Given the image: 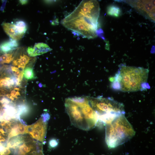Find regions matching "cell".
<instances>
[{
  "mask_svg": "<svg viewBox=\"0 0 155 155\" xmlns=\"http://www.w3.org/2000/svg\"><path fill=\"white\" fill-rule=\"evenodd\" d=\"M149 72L147 69L121 64L114 76L110 78L111 86L115 90L124 92L149 89L150 86L147 82Z\"/></svg>",
  "mask_w": 155,
  "mask_h": 155,
  "instance_id": "7a4b0ae2",
  "label": "cell"
},
{
  "mask_svg": "<svg viewBox=\"0 0 155 155\" xmlns=\"http://www.w3.org/2000/svg\"><path fill=\"white\" fill-rule=\"evenodd\" d=\"M19 88H16L13 89L9 93L6 94V96L11 100L14 101L17 99L18 97L20 95V92Z\"/></svg>",
  "mask_w": 155,
  "mask_h": 155,
  "instance_id": "ac0fdd59",
  "label": "cell"
},
{
  "mask_svg": "<svg viewBox=\"0 0 155 155\" xmlns=\"http://www.w3.org/2000/svg\"><path fill=\"white\" fill-rule=\"evenodd\" d=\"M13 59L12 54L4 53L0 55V63H9Z\"/></svg>",
  "mask_w": 155,
  "mask_h": 155,
  "instance_id": "e0dca14e",
  "label": "cell"
},
{
  "mask_svg": "<svg viewBox=\"0 0 155 155\" xmlns=\"http://www.w3.org/2000/svg\"><path fill=\"white\" fill-rule=\"evenodd\" d=\"M30 59V57L26 55H21L19 58L13 60V65L17 66L18 68L24 69L28 63Z\"/></svg>",
  "mask_w": 155,
  "mask_h": 155,
  "instance_id": "7c38bea8",
  "label": "cell"
},
{
  "mask_svg": "<svg viewBox=\"0 0 155 155\" xmlns=\"http://www.w3.org/2000/svg\"><path fill=\"white\" fill-rule=\"evenodd\" d=\"M135 132L125 114L105 125V142L108 147L114 148L131 139Z\"/></svg>",
  "mask_w": 155,
  "mask_h": 155,
  "instance_id": "277c9868",
  "label": "cell"
},
{
  "mask_svg": "<svg viewBox=\"0 0 155 155\" xmlns=\"http://www.w3.org/2000/svg\"><path fill=\"white\" fill-rule=\"evenodd\" d=\"M15 48L12 40L11 39L0 45V52L2 53H7Z\"/></svg>",
  "mask_w": 155,
  "mask_h": 155,
  "instance_id": "5bb4252c",
  "label": "cell"
},
{
  "mask_svg": "<svg viewBox=\"0 0 155 155\" xmlns=\"http://www.w3.org/2000/svg\"><path fill=\"white\" fill-rule=\"evenodd\" d=\"M131 3L136 9L155 21V1L140 0Z\"/></svg>",
  "mask_w": 155,
  "mask_h": 155,
  "instance_id": "52a82bcc",
  "label": "cell"
},
{
  "mask_svg": "<svg viewBox=\"0 0 155 155\" xmlns=\"http://www.w3.org/2000/svg\"><path fill=\"white\" fill-rule=\"evenodd\" d=\"M8 135L7 130L0 123V142H3L7 140Z\"/></svg>",
  "mask_w": 155,
  "mask_h": 155,
  "instance_id": "ffe728a7",
  "label": "cell"
},
{
  "mask_svg": "<svg viewBox=\"0 0 155 155\" xmlns=\"http://www.w3.org/2000/svg\"><path fill=\"white\" fill-rule=\"evenodd\" d=\"M20 82L16 77H9L2 74L0 76V88L3 94L5 91L11 89L13 86L20 85Z\"/></svg>",
  "mask_w": 155,
  "mask_h": 155,
  "instance_id": "ba28073f",
  "label": "cell"
},
{
  "mask_svg": "<svg viewBox=\"0 0 155 155\" xmlns=\"http://www.w3.org/2000/svg\"><path fill=\"white\" fill-rule=\"evenodd\" d=\"M1 106H0V111L1 110Z\"/></svg>",
  "mask_w": 155,
  "mask_h": 155,
  "instance_id": "cb8c5ba5",
  "label": "cell"
},
{
  "mask_svg": "<svg viewBox=\"0 0 155 155\" xmlns=\"http://www.w3.org/2000/svg\"><path fill=\"white\" fill-rule=\"evenodd\" d=\"M2 26L6 34L12 39L17 41L23 37L18 33L14 24L3 22Z\"/></svg>",
  "mask_w": 155,
  "mask_h": 155,
  "instance_id": "8fae6325",
  "label": "cell"
},
{
  "mask_svg": "<svg viewBox=\"0 0 155 155\" xmlns=\"http://www.w3.org/2000/svg\"><path fill=\"white\" fill-rule=\"evenodd\" d=\"M11 149L6 144L0 142V155H12Z\"/></svg>",
  "mask_w": 155,
  "mask_h": 155,
  "instance_id": "d6986e66",
  "label": "cell"
},
{
  "mask_svg": "<svg viewBox=\"0 0 155 155\" xmlns=\"http://www.w3.org/2000/svg\"><path fill=\"white\" fill-rule=\"evenodd\" d=\"M88 98L97 116L98 123L99 122L105 125L125 114L124 105L111 97L88 96Z\"/></svg>",
  "mask_w": 155,
  "mask_h": 155,
  "instance_id": "5b68a950",
  "label": "cell"
},
{
  "mask_svg": "<svg viewBox=\"0 0 155 155\" xmlns=\"http://www.w3.org/2000/svg\"><path fill=\"white\" fill-rule=\"evenodd\" d=\"M26 126L20 122L13 121L9 129L8 139L26 133Z\"/></svg>",
  "mask_w": 155,
  "mask_h": 155,
  "instance_id": "30bf717a",
  "label": "cell"
},
{
  "mask_svg": "<svg viewBox=\"0 0 155 155\" xmlns=\"http://www.w3.org/2000/svg\"><path fill=\"white\" fill-rule=\"evenodd\" d=\"M65 105L71 123L76 127L88 131L96 125L97 116L90 103L88 96L68 98L65 100Z\"/></svg>",
  "mask_w": 155,
  "mask_h": 155,
  "instance_id": "3957f363",
  "label": "cell"
},
{
  "mask_svg": "<svg viewBox=\"0 0 155 155\" xmlns=\"http://www.w3.org/2000/svg\"><path fill=\"white\" fill-rule=\"evenodd\" d=\"M14 24L19 34L23 36L27 29L26 22L23 20H19L16 22Z\"/></svg>",
  "mask_w": 155,
  "mask_h": 155,
  "instance_id": "9a60e30c",
  "label": "cell"
},
{
  "mask_svg": "<svg viewBox=\"0 0 155 155\" xmlns=\"http://www.w3.org/2000/svg\"><path fill=\"white\" fill-rule=\"evenodd\" d=\"M100 11L96 0H82L61 24L69 30L88 39L97 36L98 20Z\"/></svg>",
  "mask_w": 155,
  "mask_h": 155,
  "instance_id": "6da1fadb",
  "label": "cell"
},
{
  "mask_svg": "<svg viewBox=\"0 0 155 155\" xmlns=\"http://www.w3.org/2000/svg\"><path fill=\"white\" fill-rule=\"evenodd\" d=\"M3 92L2 90H1V88H0V96H1L3 94Z\"/></svg>",
  "mask_w": 155,
  "mask_h": 155,
  "instance_id": "603a6c76",
  "label": "cell"
},
{
  "mask_svg": "<svg viewBox=\"0 0 155 155\" xmlns=\"http://www.w3.org/2000/svg\"><path fill=\"white\" fill-rule=\"evenodd\" d=\"M121 9L116 5H110L107 7V13L109 16L117 18L121 15Z\"/></svg>",
  "mask_w": 155,
  "mask_h": 155,
  "instance_id": "4fadbf2b",
  "label": "cell"
},
{
  "mask_svg": "<svg viewBox=\"0 0 155 155\" xmlns=\"http://www.w3.org/2000/svg\"><path fill=\"white\" fill-rule=\"evenodd\" d=\"M57 141L55 140H52L50 141L49 145L51 147H55L57 145Z\"/></svg>",
  "mask_w": 155,
  "mask_h": 155,
  "instance_id": "44dd1931",
  "label": "cell"
},
{
  "mask_svg": "<svg viewBox=\"0 0 155 155\" xmlns=\"http://www.w3.org/2000/svg\"><path fill=\"white\" fill-rule=\"evenodd\" d=\"M50 118L47 113L42 114L40 118L34 124L26 126V133L38 142H43L45 139L47 130V122Z\"/></svg>",
  "mask_w": 155,
  "mask_h": 155,
  "instance_id": "8992f818",
  "label": "cell"
},
{
  "mask_svg": "<svg viewBox=\"0 0 155 155\" xmlns=\"http://www.w3.org/2000/svg\"><path fill=\"white\" fill-rule=\"evenodd\" d=\"M52 50L47 44L39 42L36 43L34 48L28 47L27 52L30 56L33 57L42 55Z\"/></svg>",
  "mask_w": 155,
  "mask_h": 155,
  "instance_id": "9c48e42d",
  "label": "cell"
},
{
  "mask_svg": "<svg viewBox=\"0 0 155 155\" xmlns=\"http://www.w3.org/2000/svg\"><path fill=\"white\" fill-rule=\"evenodd\" d=\"M23 75L24 78L28 80H32L35 78L33 70L30 67H27L24 69Z\"/></svg>",
  "mask_w": 155,
  "mask_h": 155,
  "instance_id": "2e32d148",
  "label": "cell"
},
{
  "mask_svg": "<svg viewBox=\"0 0 155 155\" xmlns=\"http://www.w3.org/2000/svg\"><path fill=\"white\" fill-rule=\"evenodd\" d=\"M19 2L22 5H25L27 3L28 1L27 0H20Z\"/></svg>",
  "mask_w": 155,
  "mask_h": 155,
  "instance_id": "7402d4cb",
  "label": "cell"
}]
</instances>
